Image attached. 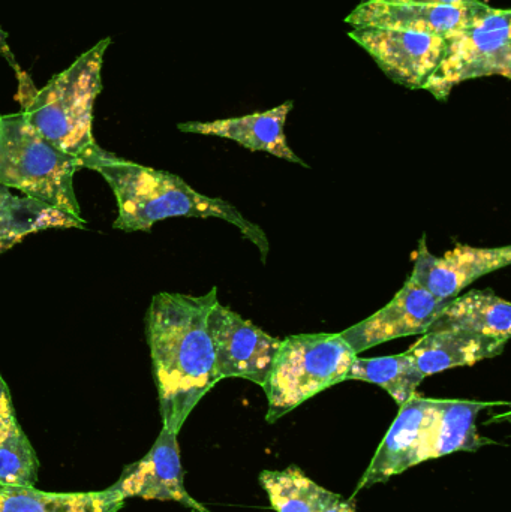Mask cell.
<instances>
[{
	"instance_id": "obj_1",
	"label": "cell",
	"mask_w": 511,
	"mask_h": 512,
	"mask_svg": "<svg viewBox=\"0 0 511 512\" xmlns=\"http://www.w3.org/2000/svg\"><path fill=\"white\" fill-rule=\"evenodd\" d=\"M218 289L204 295L159 292L146 315L162 427L179 435L195 406L219 382L209 333Z\"/></svg>"
},
{
	"instance_id": "obj_2",
	"label": "cell",
	"mask_w": 511,
	"mask_h": 512,
	"mask_svg": "<svg viewBox=\"0 0 511 512\" xmlns=\"http://www.w3.org/2000/svg\"><path fill=\"white\" fill-rule=\"evenodd\" d=\"M77 159L80 168L96 171L110 185L119 209L113 225L116 230L150 231L156 222L170 218H218L239 228L260 249L266 261L269 254L266 234L227 201L206 197L176 174L126 161L96 143Z\"/></svg>"
},
{
	"instance_id": "obj_3",
	"label": "cell",
	"mask_w": 511,
	"mask_h": 512,
	"mask_svg": "<svg viewBox=\"0 0 511 512\" xmlns=\"http://www.w3.org/2000/svg\"><path fill=\"white\" fill-rule=\"evenodd\" d=\"M495 405L498 403L414 396L401 406L353 496L428 460L492 444L477 432V417Z\"/></svg>"
},
{
	"instance_id": "obj_4",
	"label": "cell",
	"mask_w": 511,
	"mask_h": 512,
	"mask_svg": "<svg viewBox=\"0 0 511 512\" xmlns=\"http://www.w3.org/2000/svg\"><path fill=\"white\" fill-rule=\"evenodd\" d=\"M110 44L111 38H105L84 51L38 90L23 110L45 140L75 158L96 143L93 107L102 90V66Z\"/></svg>"
},
{
	"instance_id": "obj_5",
	"label": "cell",
	"mask_w": 511,
	"mask_h": 512,
	"mask_svg": "<svg viewBox=\"0 0 511 512\" xmlns=\"http://www.w3.org/2000/svg\"><path fill=\"white\" fill-rule=\"evenodd\" d=\"M77 170L78 159L45 140L23 111L0 116V185L84 221L75 197Z\"/></svg>"
},
{
	"instance_id": "obj_6",
	"label": "cell",
	"mask_w": 511,
	"mask_h": 512,
	"mask_svg": "<svg viewBox=\"0 0 511 512\" xmlns=\"http://www.w3.org/2000/svg\"><path fill=\"white\" fill-rule=\"evenodd\" d=\"M356 358L341 333L297 334L282 340L263 384L267 423H276L306 400L347 381Z\"/></svg>"
},
{
	"instance_id": "obj_7",
	"label": "cell",
	"mask_w": 511,
	"mask_h": 512,
	"mask_svg": "<svg viewBox=\"0 0 511 512\" xmlns=\"http://www.w3.org/2000/svg\"><path fill=\"white\" fill-rule=\"evenodd\" d=\"M492 75L511 77V11L473 0L465 23L447 36L440 63L423 90L446 101L459 84Z\"/></svg>"
},
{
	"instance_id": "obj_8",
	"label": "cell",
	"mask_w": 511,
	"mask_h": 512,
	"mask_svg": "<svg viewBox=\"0 0 511 512\" xmlns=\"http://www.w3.org/2000/svg\"><path fill=\"white\" fill-rule=\"evenodd\" d=\"M207 325L219 381L242 378L263 387L282 340L270 336L219 301L210 310Z\"/></svg>"
},
{
	"instance_id": "obj_9",
	"label": "cell",
	"mask_w": 511,
	"mask_h": 512,
	"mask_svg": "<svg viewBox=\"0 0 511 512\" xmlns=\"http://www.w3.org/2000/svg\"><path fill=\"white\" fill-rule=\"evenodd\" d=\"M348 36L393 83L411 90L423 89L446 47V38L408 30L356 27Z\"/></svg>"
},
{
	"instance_id": "obj_10",
	"label": "cell",
	"mask_w": 511,
	"mask_h": 512,
	"mask_svg": "<svg viewBox=\"0 0 511 512\" xmlns=\"http://www.w3.org/2000/svg\"><path fill=\"white\" fill-rule=\"evenodd\" d=\"M449 301L434 297L413 277L392 301L365 321L342 331L341 336L356 354L399 337L425 334Z\"/></svg>"
},
{
	"instance_id": "obj_11",
	"label": "cell",
	"mask_w": 511,
	"mask_h": 512,
	"mask_svg": "<svg viewBox=\"0 0 511 512\" xmlns=\"http://www.w3.org/2000/svg\"><path fill=\"white\" fill-rule=\"evenodd\" d=\"M111 487L125 499L177 502L194 512H210L185 489L177 435L165 427H162L149 453L126 466L117 483Z\"/></svg>"
},
{
	"instance_id": "obj_12",
	"label": "cell",
	"mask_w": 511,
	"mask_h": 512,
	"mask_svg": "<svg viewBox=\"0 0 511 512\" xmlns=\"http://www.w3.org/2000/svg\"><path fill=\"white\" fill-rule=\"evenodd\" d=\"M510 262V246L486 249L458 245L443 256H435L429 252L423 236L414 255L411 277L434 297L450 301L480 277L501 270Z\"/></svg>"
},
{
	"instance_id": "obj_13",
	"label": "cell",
	"mask_w": 511,
	"mask_h": 512,
	"mask_svg": "<svg viewBox=\"0 0 511 512\" xmlns=\"http://www.w3.org/2000/svg\"><path fill=\"white\" fill-rule=\"evenodd\" d=\"M470 3L462 6L428 5V3L369 0L360 3L345 18L356 27L408 30L447 38L465 23Z\"/></svg>"
},
{
	"instance_id": "obj_14",
	"label": "cell",
	"mask_w": 511,
	"mask_h": 512,
	"mask_svg": "<svg viewBox=\"0 0 511 512\" xmlns=\"http://www.w3.org/2000/svg\"><path fill=\"white\" fill-rule=\"evenodd\" d=\"M294 102L287 101L272 110L233 119L213 120V122L179 123L177 128L189 134L210 135L236 141L252 152H266L284 161L308 168L288 146L285 123L293 110Z\"/></svg>"
},
{
	"instance_id": "obj_15",
	"label": "cell",
	"mask_w": 511,
	"mask_h": 512,
	"mask_svg": "<svg viewBox=\"0 0 511 512\" xmlns=\"http://www.w3.org/2000/svg\"><path fill=\"white\" fill-rule=\"evenodd\" d=\"M503 340L464 331H428L408 352L422 375L432 376L455 367L474 366L486 358L503 354Z\"/></svg>"
},
{
	"instance_id": "obj_16",
	"label": "cell",
	"mask_w": 511,
	"mask_h": 512,
	"mask_svg": "<svg viewBox=\"0 0 511 512\" xmlns=\"http://www.w3.org/2000/svg\"><path fill=\"white\" fill-rule=\"evenodd\" d=\"M453 330L507 342L511 331V304L491 289L452 298L428 331ZM426 331V333H428Z\"/></svg>"
},
{
	"instance_id": "obj_17",
	"label": "cell",
	"mask_w": 511,
	"mask_h": 512,
	"mask_svg": "<svg viewBox=\"0 0 511 512\" xmlns=\"http://www.w3.org/2000/svg\"><path fill=\"white\" fill-rule=\"evenodd\" d=\"M84 227L86 221H78L26 195L18 197L8 186L0 185V254L39 231Z\"/></svg>"
},
{
	"instance_id": "obj_18",
	"label": "cell",
	"mask_w": 511,
	"mask_h": 512,
	"mask_svg": "<svg viewBox=\"0 0 511 512\" xmlns=\"http://www.w3.org/2000/svg\"><path fill=\"white\" fill-rule=\"evenodd\" d=\"M125 501L113 487L86 493H50L35 487L0 490V512H119Z\"/></svg>"
},
{
	"instance_id": "obj_19",
	"label": "cell",
	"mask_w": 511,
	"mask_h": 512,
	"mask_svg": "<svg viewBox=\"0 0 511 512\" xmlns=\"http://www.w3.org/2000/svg\"><path fill=\"white\" fill-rule=\"evenodd\" d=\"M258 480L276 512H323L341 496L324 489L294 465L284 471H263Z\"/></svg>"
},
{
	"instance_id": "obj_20",
	"label": "cell",
	"mask_w": 511,
	"mask_h": 512,
	"mask_svg": "<svg viewBox=\"0 0 511 512\" xmlns=\"http://www.w3.org/2000/svg\"><path fill=\"white\" fill-rule=\"evenodd\" d=\"M425 376L410 352L380 358H359L347 373V381H363L384 388L399 406L416 396Z\"/></svg>"
},
{
	"instance_id": "obj_21",
	"label": "cell",
	"mask_w": 511,
	"mask_h": 512,
	"mask_svg": "<svg viewBox=\"0 0 511 512\" xmlns=\"http://www.w3.org/2000/svg\"><path fill=\"white\" fill-rule=\"evenodd\" d=\"M39 460L23 429L0 432V486L35 487Z\"/></svg>"
},
{
	"instance_id": "obj_22",
	"label": "cell",
	"mask_w": 511,
	"mask_h": 512,
	"mask_svg": "<svg viewBox=\"0 0 511 512\" xmlns=\"http://www.w3.org/2000/svg\"><path fill=\"white\" fill-rule=\"evenodd\" d=\"M20 429V424L15 415L14 405H12L11 394L5 381L0 376V432H9V430Z\"/></svg>"
},
{
	"instance_id": "obj_23",
	"label": "cell",
	"mask_w": 511,
	"mask_h": 512,
	"mask_svg": "<svg viewBox=\"0 0 511 512\" xmlns=\"http://www.w3.org/2000/svg\"><path fill=\"white\" fill-rule=\"evenodd\" d=\"M323 512H357V508L353 498L345 499L344 496H339V498Z\"/></svg>"
},
{
	"instance_id": "obj_24",
	"label": "cell",
	"mask_w": 511,
	"mask_h": 512,
	"mask_svg": "<svg viewBox=\"0 0 511 512\" xmlns=\"http://www.w3.org/2000/svg\"><path fill=\"white\" fill-rule=\"evenodd\" d=\"M398 2L428 3V5L462 6L473 0H398Z\"/></svg>"
},
{
	"instance_id": "obj_25",
	"label": "cell",
	"mask_w": 511,
	"mask_h": 512,
	"mask_svg": "<svg viewBox=\"0 0 511 512\" xmlns=\"http://www.w3.org/2000/svg\"><path fill=\"white\" fill-rule=\"evenodd\" d=\"M0 51H2L3 54H6L9 63H11V65L14 66L15 60H12V54L9 53L8 33H6L5 30L2 29V27H0Z\"/></svg>"
},
{
	"instance_id": "obj_26",
	"label": "cell",
	"mask_w": 511,
	"mask_h": 512,
	"mask_svg": "<svg viewBox=\"0 0 511 512\" xmlns=\"http://www.w3.org/2000/svg\"><path fill=\"white\" fill-rule=\"evenodd\" d=\"M363 2H369V0H362V3H363Z\"/></svg>"
},
{
	"instance_id": "obj_27",
	"label": "cell",
	"mask_w": 511,
	"mask_h": 512,
	"mask_svg": "<svg viewBox=\"0 0 511 512\" xmlns=\"http://www.w3.org/2000/svg\"><path fill=\"white\" fill-rule=\"evenodd\" d=\"M2 489H3V487H2V486H0V490H2Z\"/></svg>"
}]
</instances>
